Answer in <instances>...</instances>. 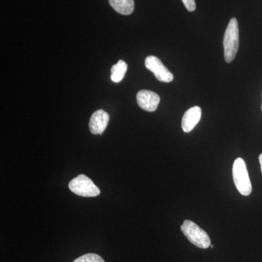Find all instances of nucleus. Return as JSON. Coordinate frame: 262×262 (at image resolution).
I'll return each instance as SVG.
<instances>
[{
  "label": "nucleus",
  "mask_w": 262,
  "mask_h": 262,
  "mask_svg": "<svg viewBox=\"0 0 262 262\" xmlns=\"http://www.w3.org/2000/svg\"><path fill=\"white\" fill-rule=\"evenodd\" d=\"M224 51L227 63H231L238 51L239 28L238 22L235 18H231L224 36Z\"/></svg>",
  "instance_id": "f257e3e1"
},
{
  "label": "nucleus",
  "mask_w": 262,
  "mask_h": 262,
  "mask_svg": "<svg viewBox=\"0 0 262 262\" xmlns=\"http://www.w3.org/2000/svg\"><path fill=\"white\" fill-rule=\"evenodd\" d=\"M181 230L189 242L200 248L206 249L211 246V239L206 231L190 220L184 221Z\"/></svg>",
  "instance_id": "f03ea898"
},
{
  "label": "nucleus",
  "mask_w": 262,
  "mask_h": 262,
  "mask_svg": "<svg viewBox=\"0 0 262 262\" xmlns=\"http://www.w3.org/2000/svg\"><path fill=\"white\" fill-rule=\"evenodd\" d=\"M232 177L235 187L242 195L248 196L252 192V186L250 181L246 164L242 158L234 160L232 167Z\"/></svg>",
  "instance_id": "7ed1b4c3"
},
{
  "label": "nucleus",
  "mask_w": 262,
  "mask_h": 262,
  "mask_svg": "<svg viewBox=\"0 0 262 262\" xmlns=\"http://www.w3.org/2000/svg\"><path fill=\"white\" fill-rule=\"evenodd\" d=\"M69 188L79 196H96L101 192L92 180L83 174L72 179L69 184Z\"/></svg>",
  "instance_id": "20e7f679"
},
{
  "label": "nucleus",
  "mask_w": 262,
  "mask_h": 262,
  "mask_svg": "<svg viewBox=\"0 0 262 262\" xmlns=\"http://www.w3.org/2000/svg\"><path fill=\"white\" fill-rule=\"evenodd\" d=\"M145 67L154 74L155 77L160 82H170L173 80V75L162 63L158 57L149 56L145 59Z\"/></svg>",
  "instance_id": "39448f33"
},
{
  "label": "nucleus",
  "mask_w": 262,
  "mask_h": 262,
  "mask_svg": "<svg viewBox=\"0 0 262 262\" xmlns=\"http://www.w3.org/2000/svg\"><path fill=\"white\" fill-rule=\"evenodd\" d=\"M136 101H137L138 105L142 110H145L146 112L156 111L158 107V105L160 102V98L159 95L152 91H146V90H142L139 91L136 96Z\"/></svg>",
  "instance_id": "423d86ee"
},
{
  "label": "nucleus",
  "mask_w": 262,
  "mask_h": 262,
  "mask_svg": "<svg viewBox=\"0 0 262 262\" xmlns=\"http://www.w3.org/2000/svg\"><path fill=\"white\" fill-rule=\"evenodd\" d=\"M110 115L102 110H97L93 114L89 122V128L93 134H101L107 127Z\"/></svg>",
  "instance_id": "0eeeda50"
},
{
  "label": "nucleus",
  "mask_w": 262,
  "mask_h": 262,
  "mask_svg": "<svg viewBox=\"0 0 262 262\" xmlns=\"http://www.w3.org/2000/svg\"><path fill=\"white\" fill-rule=\"evenodd\" d=\"M202 110L200 106L189 108L183 116L182 127L184 132H191L201 120Z\"/></svg>",
  "instance_id": "6e6552de"
},
{
  "label": "nucleus",
  "mask_w": 262,
  "mask_h": 262,
  "mask_svg": "<svg viewBox=\"0 0 262 262\" xmlns=\"http://www.w3.org/2000/svg\"><path fill=\"white\" fill-rule=\"evenodd\" d=\"M113 9L120 14L128 15L134 12V0H108Z\"/></svg>",
  "instance_id": "1a4fd4ad"
},
{
  "label": "nucleus",
  "mask_w": 262,
  "mask_h": 262,
  "mask_svg": "<svg viewBox=\"0 0 262 262\" xmlns=\"http://www.w3.org/2000/svg\"><path fill=\"white\" fill-rule=\"evenodd\" d=\"M127 70V65L125 61L120 60L116 64L112 67L111 80L118 83L125 77Z\"/></svg>",
  "instance_id": "9d476101"
},
{
  "label": "nucleus",
  "mask_w": 262,
  "mask_h": 262,
  "mask_svg": "<svg viewBox=\"0 0 262 262\" xmlns=\"http://www.w3.org/2000/svg\"><path fill=\"white\" fill-rule=\"evenodd\" d=\"M73 262H104L102 258L96 253H88L77 258Z\"/></svg>",
  "instance_id": "9b49d317"
},
{
  "label": "nucleus",
  "mask_w": 262,
  "mask_h": 262,
  "mask_svg": "<svg viewBox=\"0 0 262 262\" xmlns=\"http://www.w3.org/2000/svg\"><path fill=\"white\" fill-rule=\"evenodd\" d=\"M182 2L188 11L192 12L196 9V4L194 0H182Z\"/></svg>",
  "instance_id": "f8f14e48"
},
{
  "label": "nucleus",
  "mask_w": 262,
  "mask_h": 262,
  "mask_svg": "<svg viewBox=\"0 0 262 262\" xmlns=\"http://www.w3.org/2000/svg\"><path fill=\"white\" fill-rule=\"evenodd\" d=\"M258 160H259L260 165H261V170L262 173V154L260 155L259 157H258Z\"/></svg>",
  "instance_id": "ddd939ff"
},
{
  "label": "nucleus",
  "mask_w": 262,
  "mask_h": 262,
  "mask_svg": "<svg viewBox=\"0 0 262 262\" xmlns=\"http://www.w3.org/2000/svg\"><path fill=\"white\" fill-rule=\"evenodd\" d=\"M210 247L213 248V246H211H211H210Z\"/></svg>",
  "instance_id": "4468645a"
},
{
  "label": "nucleus",
  "mask_w": 262,
  "mask_h": 262,
  "mask_svg": "<svg viewBox=\"0 0 262 262\" xmlns=\"http://www.w3.org/2000/svg\"><path fill=\"white\" fill-rule=\"evenodd\" d=\"M261 110H262V104H261Z\"/></svg>",
  "instance_id": "2eb2a0df"
}]
</instances>
